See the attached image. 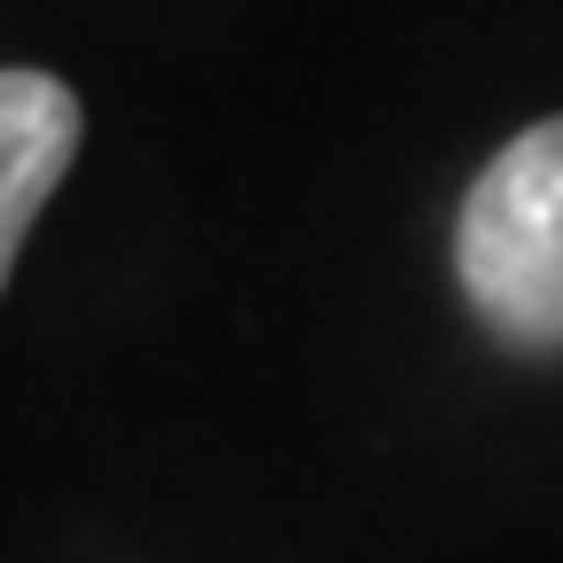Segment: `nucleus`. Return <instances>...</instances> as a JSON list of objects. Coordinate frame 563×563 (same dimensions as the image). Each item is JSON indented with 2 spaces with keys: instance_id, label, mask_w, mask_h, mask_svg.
<instances>
[{
  "instance_id": "obj_2",
  "label": "nucleus",
  "mask_w": 563,
  "mask_h": 563,
  "mask_svg": "<svg viewBox=\"0 0 563 563\" xmlns=\"http://www.w3.org/2000/svg\"><path fill=\"white\" fill-rule=\"evenodd\" d=\"M87 110L63 79L47 70H0V290H9V266L32 235V220L47 211L55 180L79 157Z\"/></svg>"
},
{
  "instance_id": "obj_1",
  "label": "nucleus",
  "mask_w": 563,
  "mask_h": 563,
  "mask_svg": "<svg viewBox=\"0 0 563 563\" xmlns=\"http://www.w3.org/2000/svg\"><path fill=\"white\" fill-rule=\"evenodd\" d=\"M454 274L509 352H563V118L525 125L470 180Z\"/></svg>"
}]
</instances>
